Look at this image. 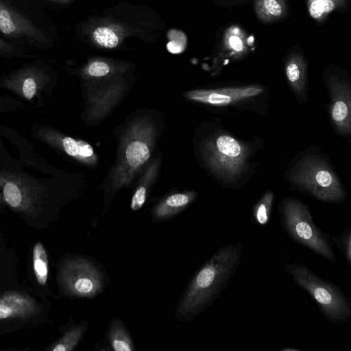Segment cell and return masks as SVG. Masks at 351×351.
<instances>
[{
  "label": "cell",
  "mask_w": 351,
  "mask_h": 351,
  "mask_svg": "<svg viewBox=\"0 0 351 351\" xmlns=\"http://www.w3.org/2000/svg\"><path fill=\"white\" fill-rule=\"evenodd\" d=\"M163 125L160 112L143 108L132 112L117 128L115 160L101 185L106 207L120 190L132 184L151 161Z\"/></svg>",
  "instance_id": "cell-1"
},
{
  "label": "cell",
  "mask_w": 351,
  "mask_h": 351,
  "mask_svg": "<svg viewBox=\"0 0 351 351\" xmlns=\"http://www.w3.org/2000/svg\"><path fill=\"white\" fill-rule=\"evenodd\" d=\"M194 141L197 160L219 184L235 189L247 182L255 167L256 149L252 141L237 138L216 123H206Z\"/></svg>",
  "instance_id": "cell-2"
},
{
  "label": "cell",
  "mask_w": 351,
  "mask_h": 351,
  "mask_svg": "<svg viewBox=\"0 0 351 351\" xmlns=\"http://www.w3.org/2000/svg\"><path fill=\"white\" fill-rule=\"evenodd\" d=\"M243 255L241 241L219 248L195 272L178 308L183 320H191L220 296L237 271Z\"/></svg>",
  "instance_id": "cell-3"
},
{
  "label": "cell",
  "mask_w": 351,
  "mask_h": 351,
  "mask_svg": "<svg viewBox=\"0 0 351 351\" xmlns=\"http://www.w3.org/2000/svg\"><path fill=\"white\" fill-rule=\"evenodd\" d=\"M285 178L294 190L330 204L346 201L347 191L331 163L322 152L306 149L290 163Z\"/></svg>",
  "instance_id": "cell-4"
},
{
  "label": "cell",
  "mask_w": 351,
  "mask_h": 351,
  "mask_svg": "<svg viewBox=\"0 0 351 351\" xmlns=\"http://www.w3.org/2000/svg\"><path fill=\"white\" fill-rule=\"evenodd\" d=\"M277 211L283 232L294 243L330 263H337L332 236L315 224L307 204L293 197H285Z\"/></svg>",
  "instance_id": "cell-5"
},
{
  "label": "cell",
  "mask_w": 351,
  "mask_h": 351,
  "mask_svg": "<svg viewBox=\"0 0 351 351\" xmlns=\"http://www.w3.org/2000/svg\"><path fill=\"white\" fill-rule=\"evenodd\" d=\"M284 271L310 295L326 321L343 324L351 319V300L340 287L298 262L287 264Z\"/></svg>",
  "instance_id": "cell-6"
},
{
  "label": "cell",
  "mask_w": 351,
  "mask_h": 351,
  "mask_svg": "<svg viewBox=\"0 0 351 351\" xmlns=\"http://www.w3.org/2000/svg\"><path fill=\"white\" fill-rule=\"evenodd\" d=\"M183 97L191 102L213 108L253 110L258 101H266L267 90L260 84L228 86L192 89L185 91Z\"/></svg>",
  "instance_id": "cell-7"
},
{
  "label": "cell",
  "mask_w": 351,
  "mask_h": 351,
  "mask_svg": "<svg viewBox=\"0 0 351 351\" xmlns=\"http://www.w3.org/2000/svg\"><path fill=\"white\" fill-rule=\"evenodd\" d=\"M129 81L122 77L86 83L85 115L88 123L97 125L104 120L130 90Z\"/></svg>",
  "instance_id": "cell-8"
},
{
  "label": "cell",
  "mask_w": 351,
  "mask_h": 351,
  "mask_svg": "<svg viewBox=\"0 0 351 351\" xmlns=\"http://www.w3.org/2000/svg\"><path fill=\"white\" fill-rule=\"evenodd\" d=\"M330 98L328 114L335 132L343 138L351 134V86L348 80L339 75L325 77Z\"/></svg>",
  "instance_id": "cell-9"
},
{
  "label": "cell",
  "mask_w": 351,
  "mask_h": 351,
  "mask_svg": "<svg viewBox=\"0 0 351 351\" xmlns=\"http://www.w3.org/2000/svg\"><path fill=\"white\" fill-rule=\"evenodd\" d=\"M63 277L69 291L79 297H94L103 288L101 272L88 259L76 258L70 261L64 269Z\"/></svg>",
  "instance_id": "cell-10"
},
{
  "label": "cell",
  "mask_w": 351,
  "mask_h": 351,
  "mask_svg": "<svg viewBox=\"0 0 351 351\" xmlns=\"http://www.w3.org/2000/svg\"><path fill=\"white\" fill-rule=\"evenodd\" d=\"M0 32L12 38H26L38 43H47L44 32L27 16L0 0Z\"/></svg>",
  "instance_id": "cell-11"
},
{
  "label": "cell",
  "mask_w": 351,
  "mask_h": 351,
  "mask_svg": "<svg viewBox=\"0 0 351 351\" xmlns=\"http://www.w3.org/2000/svg\"><path fill=\"white\" fill-rule=\"evenodd\" d=\"M285 73L288 86L297 101L304 104L308 98L307 62L298 51L288 56L285 62Z\"/></svg>",
  "instance_id": "cell-12"
},
{
  "label": "cell",
  "mask_w": 351,
  "mask_h": 351,
  "mask_svg": "<svg viewBox=\"0 0 351 351\" xmlns=\"http://www.w3.org/2000/svg\"><path fill=\"white\" fill-rule=\"evenodd\" d=\"M162 164V155L158 152L144 169L138 178L130 203V208L133 211L141 209L145 204L147 198L156 182Z\"/></svg>",
  "instance_id": "cell-13"
},
{
  "label": "cell",
  "mask_w": 351,
  "mask_h": 351,
  "mask_svg": "<svg viewBox=\"0 0 351 351\" xmlns=\"http://www.w3.org/2000/svg\"><path fill=\"white\" fill-rule=\"evenodd\" d=\"M197 197L195 190L171 193L160 199L153 209V217L162 221L176 215L188 208Z\"/></svg>",
  "instance_id": "cell-14"
},
{
  "label": "cell",
  "mask_w": 351,
  "mask_h": 351,
  "mask_svg": "<svg viewBox=\"0 0 351 351\" xmlns=\"http://www.w3.org/2000/svg\"><path fill=\"white\" fill-rule=\"evenodd\" d=\"M128 65L106 59L90 60L83 67L81 75L86 83L108 80L122 77Z\"/></svg>",
  "instance_id": "cell-15"
},
{
  "label": "cell",
  "mask_w": 351,
  "mask_h": 351,
  "mask_svg": "<svg viewBox=\"0 0 351 351\" xmlns=\"http://www.w3.org/2000/svg\"><path fill=\"white\" fill-rule=\"evenodd\" d=\"M125 32L121 27L113 24L97 26L91 33L92 41L105 49L117 47L124 38Z\"/></svg>",
  "instance_id": "cell-16"
},
{
  "label": "cell",
  "mask_w": 351,
  "mask_h": 351,
  "mask_svg": "<svg viewBox=\"0 0 351 351\" xmlns=\"http://www.w3.org/2000/svg\"><path fill=\"white\" fill-rule=\"evenodd\" d=\"M274 200L275 194L270 189L267 190L261 195L250 211L251 221L254 224L265 227L269 223Z\"/></svg>",
  "instance_id": "cell-17"
},
{
  "label": "cell",
  "mask_w": 351,
  "mask_h": 351,
  "mask_svg": "<svg viewBox=\"0 0 351 351\" xmlns=\"http://www.w3.org/2000/svg\"><path fill=\"white\" fill-rule=\"evenodd\" d=\"M254 10L258 19L262 22H274L285 16L286 0H256Z\"/></svg>",
  "instance_id": "cell-18"
},
{
  "label": "cell",
  "mask_w": 351,
  "mask_h": 351,
  "mask_svg": "<svg viewBox=\"0 0 351 351\" xmlns=\"http://www.w3.org/2000/svg\"><path fill=\"white\" fill-rule=\"evenodd\" d=\"M108 341L115 351H132L134 350L131 337L119 319H112L108 330Z\"/></svg>",
  "instance_id": "cell-19"
},
{
  "label": "cell",
  "mask_w": 351,
  "mask_h": 351,
  "mask_svg": "<svg viewBox=\"0 0 351 351\" xmlns=\"http://www.w3.org/2000/svg\"><path fill=\"white\" fill-rule=\"evenodd\" d=\"M223 48L230 51L228 56L234 60L239 59L245 55L247 47L245 45L242 30L237 27L229 28L223 39Z\"/></svg>",
  "instance_id": "cell-20"
},
{
  "label": "cell",
  "mask_w": 351,
  "mask_h": 351,
  "mask_svg": "<svg viewBox=\"0 0 351 351\" xmlns=\"http://www.w3.org/2000/svg\"><path fill=\"white\" fill-rule=\"evenodd\" d=\"M310 16L322 21L330 12L345 6L346 0H306Z\"/></svg>",
  "instance_id": "cell-21"
},
{
  "label": "cell",
  "mask_w": 351,
  "mask_h": 351,
  "mask_svg": "<svg viewBox=\"0 0 351 351\" xmlns=\"http://www.w3.org/2000/svg\"><path fill=\"white\" fill-rule=\"evenodd\" d=\"M34 271L38 282L44 286L48 278L49 266L47 254L43 244L38 241L33 249Z\"/></svg>",
  "instance_id": "cell-22"
},
{
  "label": "cell",
  "mask_w": 351,
  "mask_h": 351,
  "mask_svg": "<svg viewBox=\"0 0 351 351\" xmlns=\"http://www.w3.org/2000/svg\"><path fill=\"white\" fill-rule=\"evenodd\" d=\"M27 300L18 295H7L0 299V320L22 312Z\"/></svg>",
  "instance_id": "cell-23"
},
{
  "label": "cell",
  "mask_w": 351,
  "mask_h": 351,
  "mask_svg": "<svg viewBox=\"0 0 351 351\" xmlns=\"http://www.w3.org/2000/svg\"><path fill=\"white\" fill-rule=\"evenodd\" d=\"M332 241L348 267H351V225L349 224L339 235L332 236Z\"/></svg>",
  "instance_id": "cell-24"
},
{
  "label": "cell",
  "mask_w": 351,
  "mask_h": 351,
  "mask_svg": "<svg viewBox=\"0 0 351 351\" xmlns=\"http://www.w3.org/2000/svg\"><path fill=\"white\" fill-rule=\"evenodd\" d=\"M84 328L78 326L68 331L53 348V351H69L73 350L80 342Z\"/></svg>",
  "instance_id": "cell-25"
},
{
  "label": "cell",
  "mask_w": 351,
  "mask_h": 351,
  "mask_svg": "<svg viewBox=\"0 0 351 351\" xmlns=\"http://www.w3.org/2000/svg\"><path fill=\"white\" fill-rule=\"evenodd\" d=\"M170 41L167 43L168 50L173 53H178L183 51L186 45V38L184 33L171 30L169 32Z\"/></svg>",
  "instance_id": "cell-26"
},
{
  "label": "cell",
  "mask_w": 351,
  "mask_h": 351,
  "mask_svg": "<svg viewBox=\"0 0 351 351\" xmlns=\"http://www.w3.org/2000/svg\"><path fill=\"white\" fill-rule=\"evenodd\" d=\"M3 195L6 202L12 207H18L22 200L21 191L14 183H7L3 189Z\"/></svg>",
  "instance_id": "cell-27"
},
{
  "label": "cell",
  "mask_w": 351,
  "mask_h": 351,
  "mask_svg": "<svg viewBox=\"0 0 351 351\" xmlns=\"http://www.w3.org/2000/svg\"><path fill=\"white\" fill-rule=\"evenodd\" d=\"M36 84L32 77H27L25 80L23 86V91L27 99H31L36 93Z\"/></svg>",
  "instance_id": "cell-28"
},
{
  "label": "cell",
  "mask_w": 351,
  "mask_h": 351,
  "mask_svg": "<svg viewBox=\"0 0 351 351\" xmlns=\"http://www.w3.org/2000/svg\"><path fill=\"white\" fill-rule=\"evenodd\" d=\"M12 49V46L9 43L0 38V53L10 51Z\"/></svg>",
  "instance_id": "cell-29"
},
{
  "label": "cell",
  "mask_w": 351,
  "mask_h": 351,
  "mask_svg": "<svg viewBox=\"0 0 351 351\" xmlns=\"http://www.w3.org/2000/svg\"><path fill=\"white\" fill-rule=\"evenodd\" d=\"M280 351H301V350L294 348H282L280 349Z\"/></svg>",
  "instance_id": "cell-30"
},
{
  "label": "cell",
  "mask_w": 351,
  "mask_h": 351,
  "mask_svg": "<svg viewBox=\"0 0 351 351\" xmlns=\"http://www.w3.org/2000/svg\"><path fill=\"white\" fill-rule=\"evenodd\" d=\"M47 1L63 3V2L69 1L71 0H47Z\"/></svg>",
  "instance_id": "cell-31"
}]
</instances>
